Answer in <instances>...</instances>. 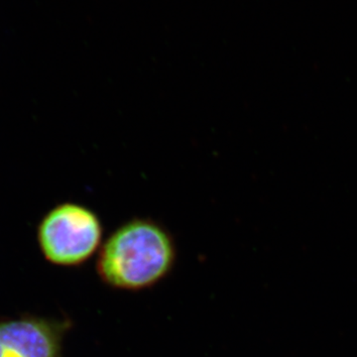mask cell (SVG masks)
<instances>
[{
    "instance_id": "3957f363",
    "label": "cell",
    "mask_w": 357,
    "mask_h": 357,
    "mask_svg": "<svg viewBox=\"0 0 357 357\" xmlns=\"http://www.w3.org/2000/svg\"><path fill=\"white\" fill-rule=\"evenodd\" d=\"M60 333L42 321L0 324V357H59Z\"/></svg>"
},
{
    "instance_id": "6da1fadb",
    "label": "cell",
    "mask_w": 357,
    "mask_h": 357,
    "mask_svg": "<svg viewBox=\"0 0 357 357\" xmlns=\"http://www.w3.org/2000/svg\"><path fill=\"white\" fill-rule=\"evenodd\" d=\"M175 243L163 227L135 218L121 225L103 243L96 270L103 283L124 291L153 287L172 271Z\"/></svg>"
},
{
    "instance_id": "7a4b0ae2",
    "label": "cell",
    "mask_w": 357,
    "mask_h": 357,
    "mask_svg": "<svg viewBox=\"0 0 357 357\" xmlns=\"http://www.w3.org/2000/svg\"><path fill=\"white\" fill-rule=\"evenodd\" d=\"M39 243L49 261L63 266L86 262L102 245V225L83 204L64 203L52 208L40 223Z\"/></svg>"
}]
</instances>
